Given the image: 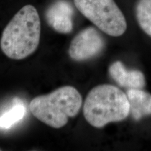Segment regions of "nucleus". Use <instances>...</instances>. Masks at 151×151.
<instances>
[{
	"instance_id": "7",
	"label": "nucleus",
	"mask_w": 151,
	"mask_h": 151,
	"mask_svg": "<svg viewBox=\"0 0 151 151\" xmlns=\"http://www.w3.org/2000/svg\"><path fill=\"white\" fill-rule=\"evenodd\" d=\"M111 78L119 86L127 89H143L146 86V78L142 71L128 69L120 61H116L109 68Z\"/></svg>"
},
{
	"instance_id": "10",
	"label": "nucleus",
	"mask_w": 151,
	"mask_h": 151,
	"mask_svg": "<svg viewBox=\"0 0 151 151\" xmlns=\"http://www.w3.org/2000/svg\"><path fill=\"white\" fill-rule=\"evenodd\" d=\"M14 104L10 110L0 117V127L4 129H8L12 127L20 120L23 118L25 114V107L23 102L19 99L14 100Z\"/></svg>"
},
{
	"instance_id": "5",
	"label": "nucleus",
	"mask_w": 151,
	"mask_h": 151,
	"mask_svg": "<svg viewBox=\"0 0 151 151\" xmlns=\"http://www.w3.org/2000/svg\"><path fill=\"white\" fill-rule=\"evenodd\" d=\"M103 36L93 27L81 30L71 41L69 55L77 62L86 61L99 55L105 48Z\"/></svg>"
},
{
	"instance_id": "3",
	"label": "nucleus",
	"mask_w": 151,
	"mask_h": 151,
	"mask_svg": "<svg viewBox=\"0 0 151 151\" xmlns=\"http://www.w3.org/2000/svg\"><path fill=\"white\" fill-rule=\"evenodd\" d=\"M82 97L74 87L67 86L51 93L36 97L29 109L36 118L50 127L59 129L65 126L69 118L78 114L82 106Z\"/></svg>"
},
{
	"instance_id": "1",
	"label": "nucleus",
	"mask_w": 151,
	"mask_h": 151,
	"mask_svg": "<svg viewBox=\"0 0 151 151\" xmlns=\"http://www.w3.org/2000/svg\"><path fill=\"white\" fill-rule=\"evenodd\" d=\"M41 38V20L32 5L20 9L1 35L0 46L2 52L12 60H22L34 53Z\"/></svg>"
},
{
	"instance_id": "2",
	"label": "nucleus",
	"mask_w": 151,
	"mask_h": 151,
	"mask_svg": "<svg viewBox=\"0 0 151 151\" xmlns=\"http://www.w3.org/2000/svg\"><path fill=\"white\" fill-rule=\"evenodd\" d=\"M83 115L90 124L101 128L110 122H120L129 115L130 106L127 94L109 84L94 87L87 95Z\"/></svg>"
},
{
	"instance_id": "6",
	"label": "nucleus",
	"mask_w": 151,
	"mask_h": 151,
	"mask_svg": "<svg viewBox=\"0 0 151 151\" xmlns=\"http://www.w3.org/2000/svg\"><path fill=\"white\" fill-rule=\"evenodd\" d=\"M72 15L73 9L69 3L65 0H58L47 9L46 18L55 31L68 34L73 29Z\"/></svg>"
},
{
	"instance_id": "11",
	"label": "nucleus",
	"mask_w": 151,
	"mask_h": 151,
	"mask_svg": "<svg viewBox=\"0 0 151 151\" xmlns=\"http://www.w3.org/2000/svg\"><path fill=\"white\" fill-rule=\"evenodd\" d=\"M0 150H1V149H0Z\"/></svg>"
},
{
	"instance_id": "9",
	"label": "nucleus",
	"mask_w": 151,
	"mask_h": 151,
	"mask_svg": "<svg viewBox=\"0 0 151 151\" xmlns=\"http://www.w3.org/2000/svg\"><path fill=\"white\" fill-rule=\"evenodd\" d=\"M135 13L139 27L151 37V0H138Z\"/></svg>"
},
{
	"instance_id": "4",
	"label": "nucleus",
	"mask_w": 151,
	"mask_h": 151,
	"mask_svg": "<svg viewBox=\"0 0 151 151\" xmlns=\"http://www.w3.org/2000/svg\"><path fill=\"white\" fill-rule=\"evenodd\" d=\"M81 14L98 29L111 37L125 32V17L114 0H73Z\"/></svg>"
},
{
	"instance_id": "8",
	"label": "nucleus",
	"mask_w": 151,
	"mask_h": 151,
	"mask_svg": "<svg viewBox=\"0 0 151 151\" xmlns=\"http://www.w3.org/2000/svg\"><path fill=\"white\" fill-rule=\"evenodd\" d=\"M126 94L129 103V115L134 120L138 121L151 116L150 93L142 89H128Z\"/></svg>"
}]
</instances>
